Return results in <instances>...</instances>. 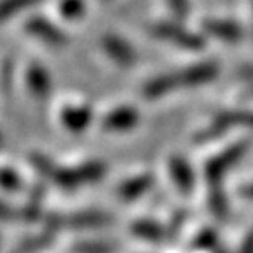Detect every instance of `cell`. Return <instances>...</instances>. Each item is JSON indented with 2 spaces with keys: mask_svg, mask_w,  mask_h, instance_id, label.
<instances>
[{
  "mask_svg": "<svg viewBox=\"0 0 253 253\" xmlns=\"http://www.w3.org/2000/svg\"><path fill=\"white\" fill-rule=\"evenodd\" d=\"M25 30L30 36L51 44V46H63L69 41L67 34L58 25H55L51 20H47L44 16H32V18H28L25 21Z\"/></svg>",
  "mask_w": 253,
  "mask_h": 253,
  "instance_id": "6",
  "label": "cell"
},
{
  "mask_svg": "<svg viewBox=\"0 0 253 253\" xmlns=\"http://www.w3.org/2000/svg\"><path fill=\"white\" fill-rule=\"evenodd\" d=\"M139 123V113L132 106H120L109 111L102 118L100 125L106 132H126Z\"/></svg>",
  "mask_w": 253,
  "mask_h": 253,
  "instance_id": "7",
  "label": "cell"
},
{
  "mask_svg": "<svg viewBox=\"0 0 253 253\" xmlns=\"http://www.w3.org/2000/svg\"><path fill=\"white\" fill-rule=\"evenodd\" d=\"M2 186H4L7 192H18L23 186V181H21L20 174L16 172L11 167H4L2 169Z\"/></svg>",
  "mask_w": 253,
  "mask_h": 253,
  "instance_id": "21",
  "label": "cell"
},
{
  "mask_svg": "<svg viewBox=\"0 0 253 253\" xmlns=\"http://www.w3.org/2000/svg\"><path fill=\"white\" fill-rule=\"evenodd\" d=\"M109 223V216L104 213H95V211H84V213L74 214H49L46 216V225L49 229H97V227H106Z\"/></svg>",
  "mask_w": 253,
  "mask_h": 253,
  "instance_id": "5",
  "label": "cell"
},
{
  "mask_svg": "<svg viewBox=\"0 0 253 253\" xmlns=\"http://www.w3.org/2000/svg\"><path fill=\"white\" fill-rule=\"evenodd\" d=\"M79 167V174H81V179H83V185L86 183H95L99 179L104 178L106 174V166L99 160H88V162L81 164Z\"/></svg>",
  "mask_w": 253,
  "mask_h": 253,
  "instance_id": "17",
  "label": "cell"
},
{
  "mask_svg": "<svg viewBox=\"0 0 253 253\" xmlns=\"http://www.w3.org/2000/svg\"><path fill=\"white\" fill-rule=\"evenodd\" d=\"M49 236H39V237H34V239H28L23 246H21V252H30V250H36V248H42V246L49 245Z\"/></svg>",
  "mask_w": 253,
  "mask_h": 253,
  "instance_id": "25",
  "label": "cell"
},
{
  "mask_svg": "<svg viewBox=\"0 0 253 253\" xmlns=\"http://www.w3.org/2000/svg\"><path fill=\"white\" fill-rule=\"evenodd\" d=\"M237 253H253V232H250L246 236V239L243 241V245L239 246V252Z\"/></svg>",
  "mask_w": 253,
  "mask_h": 253,
  "instance_id": "27",
  "label": "cell"
},
{
  "mask_svg": "<svg viewBox=\"0 0 253 253\" xmlns=\"http://www.w3.org/2000/svg\"><path fill=\"white\" fill-rule=\"evenodd\" d=\"M252 95H253V90H252Z\"/></svg>",
  "mask_w": 253,
  "mask_h": 253,
  "instance_id": "29",
  "label": "cell"
},
{
  "mask_svg": "<svg viewBox=\"0 0 253 253\" xmlns=\"http://www.w3.org/2000/svg\"><path fill=\"white\" fill-rule=\"evenodd\" d=\"M111 246L104 243H78L74 245L76 253H111Z\"/></svg>",
  "mask_w": 253,
  "mask_h": 253,
  "instance_id": "23",
  "label": "cell"
},
{
  "mask_svg": "<svg viewBox=\"0 0 253 253\" xmlns=\"http://www.w3.org/2000/svg\"><path fill=\"white\" fill-rule=\"evenodd\" d=\"M218 65L214 62H199L192 63L188 67L179 69L178 72H169V74H160L157 78L150 79L142 93L148 99L155 100L160 99L164 95L172 93L176 90H183V88H195L213 81L218 76Z\"/></svg>",
  "mask_w": 253,
  "mask_h": 253,
  "instance_id": "1",
  "label": "cell"
},
{
  "mask_svg": "<svg viewBox=\"0 0 253 253\" xmlns=\"http://www.w3.org/2000/svg\"><path fill=\"white\" fill-rule=\"evenodd\" d=\"M250 148V141H237L234 144H230L229 148H225L223 151H220L218 155H214L213 158H210L204 166V176L208 181V188H218L221 186V179L227 174V170L232 166H236L239 160L246 155Z\"/></svg>",
  "mask_w": 253,
  "mask_h": 253,
  "instance_id": "2",
  "label": "cell"
},
{
  "mask_svg": "<svg viewBox=\"0 0 253 253\" xmlns=\"http://www.w3.org/2000/svg\"><path fill=\"white\" fill-rule=\"evenodd\" d=\"M202 28H204L210 36L216 37V39H220V41H225V42H237V41L243 37L241 27L232 20L210 18V20H204Z\"/></svg>",
  "mask_w": 253,
  "mask_h": 253,
  "instance_id": "10",
  "label": "cell"
},
{
  "mask_svg": "<svg viewBox=\"0 0 253 253\" xmlns=\"http://www.w3.org/2000/svg\"><path fill=\"white\" fill-rule=\"evenodd\" d=\"M102 49L106 51V55L118 65L123 67H128L137 60L135 55V49L132 47V44L128 41H125L123 37L115 36V34H109L102 39Z\"/></svg>",
  "mask_w": 253,
  "mask_h": 253,
  "instance_id": "8",
  "label": "cell"
},
{
  "mask_svg": "<svg viewBox=\"0 0 253 253\" xmlns=\"http://www.w3.org/2000/svg\"><path fill=\"white\" fill-rule=\"evenodd\" d=\"M84 4L83 0H62L60 2V12H62L63 18L67 20H76L83 14Z\"/></svg>",
  "mask_w": 253,
  "mask_h": 253,
  "instance_id": "20",
  "label": "cell"
},
{
  "mask_svg": "<svg viewBox=\"0 0 253 253\" xmlns=\"http://www.w3.org/2000/svg\"><path fill=\"white\" fill-rule=\"evenodd\" d=\"M153 185V176L151 174H139V176H134V178L126 179L120 185L118 188V197L122 201H135L141 195H144L148 190Z\"/></svg>",
  "mask_w": 253,
  "mask_h": 253,
  "instance_id": "13",
  "label": "cell"
},
{
  "mask_svg": "<svg viewBox=\"0 0 253 253\" xmlns=\"http://www.w3.org/2000/svg\"><path fill=\"white\" fill-rule=\"evenodd\" d=\"M28 160H30V164L34 166V169H36L42 178H46V179L51 178L53 170H55V167H56V164L53 162L51 158L46 157V155H42V153L34 151V153H30Z\"/></svg>",
  "mask_w": 253,
  "mask_h": 253,
  "instance_id": "19",
  "label": "cell"
},
{
  "mask_svg": "<svg viewBox=\"0 0 253 253\" xmlns=\"http://www.w3.org/2000/svg\"><path fill=\"white\" fill-rule=\"evenodd\" d=\"M210 208L213 211V214L218 220H223L227 218L229 213V204H227L225 192H223V186H218V188H210Z\"/></svg>",
  "mask_w": 253,
  "mask_h": 253,
  "instance_id": "16",
  "label": "cell"
},
{
  "mask_svg": "<svg viewBox=\"0 0 253 253\" xmlns=\"http://www.w3.org/2000/svg\"><path fill=\"white\" fill-rule=\"evenodd\" d=\"M245 126V128H253V111L248 109H234V111H221L220 115L213 118L210 125L197 132L195 142H208L211 139H216L220 135L227 134L232 128Z\"/></svg>",
  "mask_w": 253,
  "mask_h": 253,
  "instance_id": "3",
  "label": "cell"
},
{
  "mask_svg": "<svg viewBox=\"0 0 253 253\" xmlns=\"http://www.w3.org/2000/svg\"><path fill=\"white\" fill-rule=\"evenodd\" d=\"M49 181H53L56 186L63 190H74L78 186L83 185L81 174H79V167H60L56 166L53 170Z\"/></svg>",
  "mask_w": 253,
  "mask_h": 253,
  "instance_id": "15",
  "label": "cell"
},
{
  "mask_svg": "<svg viewBox=\"0 0 253 253\" xmlns=\"http://www.w3.org/2000/svg\"><path fill=\"white\" fill-rule=\"evenodd\" d=\"M27 86L30 93L37 99H46L47 97V93L51 90V78L42 65L32 63L27 69Z\"/></svg>",
  "mask_w": 253,
  "mask_h": 253,
  "instance_id": "12",
  "label": "cell"
},
{
  "mask_svg": "<svg viewBox=\"0 0 253 253\" xmlns=\"http://www.w3.org/2000/svg\"><path fill=\"white\" fill-rule=\"evenodd\" d=\"M91 113L90 106H84V104H79V106H65L62 109V120L63 126L71 132H83L86 130V126L91 122Z\"/></svg>",
  "mask_w": 253,
  "mask_h": 253,
  "instance_id": "11",
  "label": "cell"
},
{
  "mask_svg": "<svg viewBox=\"0 0 253 253\" xmlns=\"http://www.w3.org/2000/svg\"><path fill=\"white\" fill-rule=\"evenodd\" d=\"M12 72H14V69H12V62L9 58H5L4 63H2V86H4V91H7L9 86H11Z\"/></svg>",
  "mask_w": 253,
  "mask_h": 253,
  "instance_id": "26",
  "label": "cell"
},
{
  "mask_svg": "<svg viewBox=\"0 0 253 253\" xmlns=\"http://www.w3.org/2000/svg\"><path fill=\"white\" fill-rule=\"evenodd\" d=\"M150 34L160 41H166L181 49H190V51H199L204 47V39L199 34L186 30L181 25L172 23V21H158L148 27Z\"/></svg>",
  "mask_w": 253,
  "mask_h": 253,
  "instance_id": "4",
  "label": "cell"
},
{
  "mask_svg": "<svg viewBox=\"0 0 253 253\" xmlns=\"http://www.w3.org/2000/svg\"><path fill=\"white\" fill-rule=\"evenodd\" d=\"M239 195L246 201H253V181L252 183H246L239 188Z\"/></svg>",
  "mask_w": 253,
  "mask_h": 253,
  "instance_id": "28",
  "label": "cell"
},
{
  "mask_svg": "<svg viewBox=\"0 0 253 253\" xmlns=\"http://www.w3.org/2000/svg\"><path fill=\"white\" fill-rule=\"evenodd\" d=\"M167 4H169L170 11L174 12V16H176L178 20L186 18V14H188V7H190L188 0H167Z\"/></svg>",
  "mask_w": 253,
  "mask_h": 253,
  "instance_id": "24",
  "label": "cell"
},
{
  "mask_svg": "<svg viewBox=\"0 0 253 253\" xmlns=\"http://www.w3.org/2000/svg\"><path fill=\"white\" fill-rule=\"evenodd\" d=\"M39 2H41V0H2L0 14H2V18H4V20H9V18H12V16L18 14V12L37 5Z\"/></svg>",
  "mask_w": 253,
  "mask_h": 253,
  "instance_id": "18",
  "label": "cell"
},
{
  "mask_svg": "<svg viewBox=\"0 0 253 253\" xmlns=\"http://www.w3.org/2000/svg\"><path fill=\"white\" fill-rule=\"evenodd\" d=\"M214 245H216V234H214L213 230L206 229L195 237V241L192 246L197 250H208V248H213Z\"/></svg>",
  "mask_w": 253,
  "mask_h": 253,
  "instance_id": "22",
  "label": "cell"
},
{
  "mask_svg": "<svg viewBox=\"0 0 253 253\" xmlns=\"http://www.w3.org/2000/svg\"><path fill=\"white\" fill-rule=\"evenodd\" d=\"M130 230L134 236L151 243H160L167 237V230L153 220H135L130 225Z\"/></svg>",
  "mask_w": 253,
  "mask_h": 253,
  "instance_id": "14",
  "label": "cell"
},
{
  "mask_svg": "<svg viewBox=\"0 0 253 253\" xmlns=\"http://www.w3.org/2000/svg\"><path fill=\"white\" fill-rule=\"evenodd\" d=\"M169 170L170 176H172L174 185L178 186V190L181 194H190L194 190V183H195V176L192 166L188 164V160L179 155H174L169 160Z\"/></svg>",
  "mask_w": 253,
  "mask_h": 253,
  "instance_id": "9",
  "label": "cell"
}]
</instances>
